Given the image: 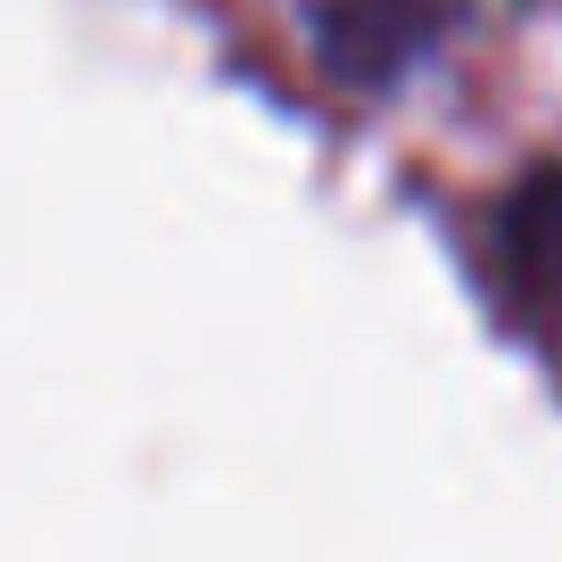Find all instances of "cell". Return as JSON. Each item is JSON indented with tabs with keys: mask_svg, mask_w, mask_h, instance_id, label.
<instances>
[{
	"mask_svg": "<svg viewBox=\"0 0 562 562\" xmlns=\"http://www.w3.org/2000/svg\"><path fill=\"white\" fill-rule=\"evenodd\" d=\"M513 9V0H315V67L331 75L356 100H381V91L414 83L430 58H447L463 34Z\"/></svg>",
	"mask_w": 562,
	"mask_h": 562,
	"instance_id": "1",
	"label": "cell"
},
{
	"mask_svg": "<svg viewBox=\"0 0 562 562\" xmlns=\"http://www.w3.org/2000/svg\"><path fill=\"white\" fill-rule=\"evenodd\" d=\"M488 248H496L505 306L529 323V339L562 364V158L529 166V175L505 191Z\"/></svg>",
	"mask_w": 562,
	"mask_h": 562,
	"instance_id": "2",
	"label": "cell"
}]
</instances>
